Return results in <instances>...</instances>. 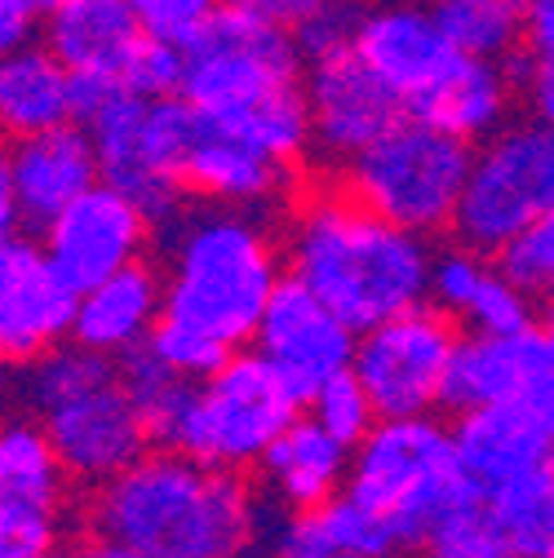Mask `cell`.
I'll return each instance as SVG.
<instances>
[{
  "label": "cell",
  "instance_id": "cell-19",
  "mask_svg": "<svg viewBox=\"0 0 554 558\" xmlns=\"http://www.w3.org/2000/svg\"><path fill=\"white\" fill-rule=\"evenodd\" d=\"M431 302L470 324V332H523L537 324L532 293L515 284L493 253H479L461 240L435 253Z\"/></svg>",
  "mask_w": 554,
  "mask_h": 558
},
{
  "label": "cell",
  "instance_id": "cell-49",
  "mask_svg": "<svg viewBox=\"0 0 554 558\" xmlns=\"http://www.w3.org/2000/svg\"><path fill=\"white\" fill-rule=\"evenodd\" d=\"M523 5H528V0H523Z\"/></svg>",
  "mask_w": 554,
  "mask_h": 558
},
{
  "label": "cell",
  "instance_id": "cell-4",
  "mask_svg": "<svg viewBox=\"0 0 554 558\" xmlns=\"http://www.w3.org/2000/svg\"><path fill=\"white\" fill-rule=\"evenodd\" d=\"M302 45L289 27L222 5L186 40L182 98L262 151L298 160L311 147V98Z\"/></svg>",
  "mask_w": 554,
  "mask_h": 558
},
{
  "label": "cell",
  "instance_id": "cell-1",
  "mask_svg": "<svg viewBox=\"0 0 554 558\" xmlns=\"http://www.w3.org/2000/svg\"><path fill=\"white\" fill-rule=\"evenodd\" d=\"M89 523L147 558H253L262 501L244 470L152 448L94 487Z\"/></svg>",
  "mask_w": 554,
  "mask_h": 558
},
{
  "label": "cell",
  "instance_id": "cell-43",
  "mask_svg": "<svg viewBox=\"0 0 554 558\" xmlns=\"http://www.w3.org/2000/svg\"><path fill=\"white\" fill-rule=\"evenodd\" d=\"M528 98H532L537 120L554 129V62H541V58H537V72H532V81H528Z\"/></svg>",
  "mask_w": 554,
  "mask_h": 558
},
{
  "label": "cell",
  "instance_id": "cell-5",
  "mask_svg": "<svg viewBox=\"0 0 554 558\" xmlns=\"http://www.w3.org/2000/svg\"><path fill=\"white\" fill-rule=\"evenodd\" d=\"M14 395L45 426L72 483L98 487L152 452L147 416L120 381V364L67 337L53 351L19 364Z\"/></svg>",
  "mask_w": 554,
  "mask_h": 558
},
{
  "label": "cell",
  "instance_id": "cell-18",
  "mask_svg": "<svg viewBox=\"0 0 554 558\" xmlns=\"http://www.w3.org/2000/svg\"><path fill=\"white\" fill-rule=\"evenodd\" d=\"M453 439H457V457H461L466 474L483 493H493L497 483L528 474L537 465H554V426L541 422L519 399L457 412Z\"/></svg>",
  "mask_w": 554,
  "mask_h": 558
},
{
  "label": "cell",
  "instance_id": "cell-20",
  "mask_svg": "<svg viewBox=\"0 0 554 558\" xmlns=\"http://www.w3.org/2000/svg\"><path fill=\"white\" fill-rule=\"evenodd\" d=\"M351 457H356V448L328 435L306 412L257 461L262 493L280 510H324L333 497L346 493Z\"/></svg>",
  "mask_w": 554,
  "mask_h": 558
},
{
  "label": "cell",
  "instance_id": "cell-6",
  "mask_svg": "<svg viewBox=\"0 0 554 558\" xmlns=\"http://www.w3.org/2000/svg\"><path fill=\"white\" fill-rule=\"evenodd\" d=\"M474 478L457 457L453 426L435 412L422 416H382L356 444L346 493L373 506L399 536L404 554L426 549L439 514L466 493Z\"/></svg>",
  "mask_w": 554,
  "mask_h": 558
},
{
  "label": "cell",
  "instance_id": "cell-13",
  "mask_svg": "<svg viewBox=\"0 0 554 558\" xmlns=\"http://www.w3.org/2000/svg\"><path fill=\"white\" fill-rule=\"evenodd\" d=\"M152 240H156V222L111 182L89 186L40 231L49 262L76 293L103 284L107 275L133 262H143Z\"/></svg>",
  "mask_w": 554,
  "mask_h": 558
},
{
  "label": "cell",
  "instance_id": "cell-39",
  "mask_svg": "<svg viewBox=\"0 0 554 558\" xmlns=\"http://www.w3.org/2000/svg\"><path fill=\"white\" fill-rule=\"evenodd\" d=\"M129 5L137 10V19H143V27L152 36L186 45L204 23L222 10V0H129Z\"/></svg>",
  "mask_w": 554,
  "mask_h": 558
},
{
  "label": "cell",
  "instance_id": "cell-16",
  "mask_svg": "<svg viewBox=\"0 0 554 558\" xmlns=\"http://www.w3.org/2000/svg\"><path fill=\"white\" fill-rule=\"evenodd\" d=\"M356 49L364 53V62L404 98H422L426 89H435L453 66L466 58L453 36L439 27L435 10L422 5H377L364 10L360 19V36Z\"/></svg>",
  "mask_w": 554,
  "mask_h": 558
},
{
  "label": "cell",
  "instance_id": "cell-34",
  "mask_svg": "<svg viewBox=\"0 0 554 558\" xmlns=\"http://www.w3.org/2000/svg\"><path fill=\"white\" fill-rule=\"evenodd\" d=\"M182 81H186V45L147 32L143 49L133 53L129 72H124V85L143 98H173V94H182Z\"/></svg>",
  "mask_w": 554,
  "mask_h": 558
},
{
  "label": "cell",
  "instance_id": "cell-31",
  "mask_svg": "<svg viewBox=\"0 0 554 558\" xmlns=\"http://www.w3.org/2000/svg\"><path fill=\"white\" fill-rule=\"evenodd\" d=\"M306 412L315 416V422H320L328 435H337L341 444H351V448L382 422V412H377V403H373V395H369V386L360 381L356 368L328 377V381L311 395Z\"/></svg>",
  "mask_w": 554,
  "mask_h": 558
},
{
  "label": "cell",
  "instance_id": "cell-21",
  "mask_svg": "<svg viewBox=\"0 0 554 558\" xmlns=\"http://www.w3.org/2000/svg\"><path fill=\"white\" fill-rule=\"evenodd\" d=\"M182 182L218 204H240V208H270V199H280L289 186V160L262 151L249 137L204 120L200 133L186 151Z\"/></svg>",
  "mask_w": 554,
  "mask_h": 558
},
{
  "label": "cell",
  "instance_id": "cell-28",
  "mask_svg": "<svg viewBox=\"0 0 554 558\" xmlns=\"http://www.w3.org/2000/svg\"><path fill=\"white\" fill-rule=\"evenodd\" d=\"M489 514L502 541V554L515 558H554V465L515 474L489 493Z\"/></svg>",
  "mask_w": 554,
  "mask_h": 558
},
{
  "label": "cell",
  "instance_id": "cell-15",
  "mask_svg": "<svg viewBox=\"0 0 554 558\" xmlns=\"http://www.w3.org/2000/svg\"><path fill=\"white\" fill-rule=\"evenodd\" d=\"M0 182L14 186L23 231H45L67 204H76L89 186L103 182L89 129L72 120L49 133L14 137L5 160H0Z\"/></svg>",
  "mask_w": 554,
  "mask_h": 558
},
{
  "label": "cell",
  "instance_id": "cell-32",
  "mask_svg": "<svg viewBox=\"0 0 554 558\" xmlns=\"http://www.w3.org/2000/svg\"><path fill=\"white\" fill-rule=\"evenodd\" d=\"M324 519H328L337 545H341L346 554H356V558H399V554H404L395 527H390L373 506H364V501L351 497V493L333 497V501L324 506Z\"/></svg>",
  "mask_w": 554,
  "mask_h": 558
},
{
  "label": "cell",
  "instance_id": "cell-42",
  "mask_svg": "<svg viewBox=\"0 0 554 558\" xmlns=\"http://www.w3.org/2000/svg\"><path fill=\"white\" fill-rule=\"evenodd\" d=\"M528 49L554 62V0H528Z\"/></svg>",
  "mask_w": 554,
  "mask_h": 558
},
{
  "label": "cell",
  "instance_id": "cell-41",
  "mask_svg": "<svg viewBox=\"0 0 554 558\" xmlns=\"http://www.w3.org/2000/svg\"><path fill=\"white\" fill-rule=\"evenodd\" d=\"M36 19H45V14L32 0H0V45H5V53L19 45H32Z\"/></svg>",
  "mask_w": 554,
  "mask_h": 558
},
{
  "label": "cell",
  "instance_id": "cell-45",
  "mask_svg": "<svg viewBox=\"0 0 554 558\" xmlns=\"http://www.w3.org/2000/svg\"><path fill=\"white\" fill-rule=\"evenodd\" d=\"M32 5H36L40 14H49V10H58V5H62V0H32Z\"/></svg>",
  "mask_w": 554,
  "mask_h": 558
},
{
  "label": "cell",
  "instance_id": "cell-7",
  "mask_svg": "<svg viewBox=\"0 0 554 558\" xmlns=\"http://www.w3.org/2000/svg\"><path fill=\"white\" fill-rule=\"evenodd\" d=\"M302 408L306 403L289 390V381L253 345H244L218 373L191 386V399L156 435V448L186 452L227 470H249L298 422Z\"/></svg>",
  "mask_w": 554,
  "mask_h": 558
},
{
  "label": "cell",
  "instance_id": "cell-8",
  "mask_svg": "<svg viewBox=\"0 0 554 558\" xmlns=\"http://www.w3.org/2000/svg\"><path fill=\"white\" fill-rule=\"evenodd\" d=\"M470 165L474 143L444 133L418 116H404L369 151L346 165V191L408 231L439 235L453 231L457 204L470 182Z\"/></svg>",
  "mask_w": 554,
  "mask_h": 558
},
{
  "label": "cell",
  "instance_id": "cell-40",
  "mask_svg": "<svg viewBox=\"0 0 554 558\" xmlns=\"http://www.w3.org/2000/svg\"><path fill=\"white\" fill-rule=\"evenodd\" d=\"M222 5H231V10H240V14H253V19H262V23H275V27H289V32H298L324 0H222Z\"/></svg>",
  "mask_w": 554,
  "mask_h": 558
},
{
  "label": "cell",
  "instance_id": "cell-35",
  "mask_svg": "<svg viewBox=\"0 0 554 558\" xmlns=\"http://www.w3.org/2000/svg\"><path fill=\"white\" fill-rule=\"evenodd\" d=\"M58 549V510L0 501V558H45Z\"/></svg>",
  "mask_w": 554,
  "mask_h": 558
},
{
  "label": "cell",
  "instance_id": "cell-25",
  "mask_svg": "<svg viewBox=\"0 0 554 558\" xmlns=\"http://www.w3.org/2000/svg\"><path fill=\"white\" fill-rule=\"evenodd\" d=\"M76 120L72 66H67L45 40L19 45L0 62V124L14 137L49 133Z\"/></svg>",
  "mask_w": 554,
  "mask_h": 558
},
{
  "label": "cell",
  "instance_id": "cell-3",
  "mask_svg": "<svg viewBox=\"0 0 554 558\" xmlns=\"http://www.w3.org/2000/svg\"><path fill=\"white\" fill-rule=\"evenodd\" d=\"M285 266L315 289L356 332L431 302L435 253L351 191H328L298 204L285 231Z\"/></svg>",
  "mask_w": 554,
  "mask_h": 558
},
{
  "label": "cell",
  "instance_id": "cell-47",
  "mask_svg": "<svg viewBox=\"0 0 554 558\" xmlns=\"http://www.w3.org/2000/svg\"><path fill=\"white\" fill-rule=\"evenodd\" d=\"M497 558H515V554H497Z\"/></svg>",
  "mask_w": 554,
  "mask_h": 558
},
{
  "label": "cell",
  "instance_id": "cell-26",
  "mask_svg": "<svg viewBox=\"0 0 554 558\" xmlns=\"http://www.w3.org/2000/svg\"><path fill=\"white\" fill-rule=\"evenodd\" d=\"M537 328V324H532ZM532 328L523 332H470L457 341V355L444 381V412H470L483 403H502L519 390L528 373Z\"/></svg>",
  "mask_w": 554,
  "mask_h": 558
},
{
  "label": "cell",
  "instance_id": "cell-22",
  "mask_svg": "<svg viewBox=\"0 0 554 558\" xmlns=\"http://www.w3.org/2000/svg\"><path fill=\"white\" fill-rule=\"evenodd\" d=\"M160 315H165V275L156 262L143 257L81 293L72 337L89 345V351L120 360L133 345L152 341Z\"/></svg>",
  "mask_w": 554,
  "mask_h": 558
},
{
  "label": "cell",
  "instance_id": "cell-23",
  "mask_svg": "<svg viewBox=\"0 0 554 558\" xmlns=\"http://www.w3.org/2000/svg\"><path fill=\"white\" fill-rule=\"evenodd\" d=\"M143 40L147 27L129 0H62L58 10L45 14V45L72 72L124 81Z\"/></svg>",
  "mask_w": 554,
  "mask_h": 558
},
{
  "label": "cell",
  "instance_id": "cell-30",
  "mask_svg": "<svg viewBox=\"0 0 554 558\" xmlns=\"http://www.w3.org/2000/svg\"><path fill=\"white\" fill-rule=\"evenodd\" d=\"M426 554H435V558H497L502 554V541H497V527L489 514V493H483L479 483L457 493V501L439 514V523L426 541Z\"/></svg>",
  "mask_w": 554,
  "mask_h": 558
},
{
  "label": "cell",
  "instance_id": "cell-36",
  "mask_svg": "<svg viewBox=\"0 0 554 558\" xmlns=\"http://www.w3.org/2000/svg\"><path fill=\"white\" fill-rule=\"evenodd\" d=\"M152 345L156 351L178 368V373H186L191 381H200V377H209V373H218L236 351H227V345H218V341H209L204 332H191V328H182V324H169V319H160L156 324V332H152Z\"/></svg>",
  "mask_w": 554,
  "mask_h": 558
},
{
  "label": "cell",
  "instance_id": "cell-48",
  "mask_svg": "<svg viewBox=\"0 0 554 558\" xmlns=\"http://www.w3.org/2000/svg\"><path fill=\"white\" fill-rule=\"evenodd\" d=\"M426 558H435V554H426Z\"/></svg>",
  "mask_w": 554,
  "mask_h": 558
},
{
  "label": "cell",
  "instance_id": "cell-10",
  "mask_svg": "<svg viewBox=\"0 0 554 558\" xmlns=\"http://www.w3.org/2000/svg\"><path fill=\"white\" fill-rule=\"evenodd\" d=\"M457 319L422 302L404 315H390L360 332L356 345V373L369 386L382 416H422L444 408V381L457 355Z\"/></svg>",
  "mask_w": 554,
  "mask_h": 558
},
{
  "label": "cell",
  "instance_id": "cell-9",
  "mask_svg": "<svg viewBox=\"0 0 554 558\" xmlns=\"http://www.w3.org/2000/svg\"><path fill=\"white\" fill-rule=\"evenodd\" d=\"M554 208V129L519 120L474 147L453 235L479 253H502Z\"/></svg>",
  "mask_w": 554,
  "mask_h": 558
},
{
  "label": "cell",
  "instance_id": "cell-29",
  "mask_svg": "<svg viewBox=\"0 0 554 558\" xmlns=\"http://www.w3.org/2000/svg\"><path fill=\"white\" fill-rule=\"evenodd\" d=\"M431 10L466 58L506 62L528 40L523 0H435Z\"/></svg>",
  "mask_w": 554,
  "mask_h": 558
},
{
  "label": "cell",
  "instance_id": "cell-11",
  "mask_svg": "<svg viewBox=\"0 0 554 558\" xmlns=\"http://www.w3.org/2000/svg\"><path fill=\"white\" fill-rule=\"evenodd\" d=\"M356 345L360 332L346 324L315 289H306L298 275L285 270V279L275 284L257 337H253V351L289 381V390L311 403V395L356 364Z\"/></svg>",
  "mask_w": 554,
  "mask_h": 558
},
{
  "label": "cell",
  "instance_id": "cell-17",
  "mask_svg": "<svg viewBox=\"0 0 554 558\" xmlns=\"http://www.w3.org/2000/svg\"><path fill=\"white\" fill-rule=\"evenodd\" d=\"M147 107L152 98L133 94L129 85H120L103 111L94 120H85L89 137H94V151L103 165V182L120 186L143 214L160 227L165 218H173L182 208V182L160 173L147 156Z\"/></svg>",
  "mask_w": 554,
  "mask_h": 558
},
{
  "label": "cell",
  "instance_id": "cell-27",
  "mask_svg": "<svg viewBox=\"0 0 554 558\" xmlns=\"http://www.w3.org/2000/svg\"><path fill=\"white\" fill-rule=\"evenodd\" d=\"M67 483H72V474H67L58 448L49 444L45 426L36 416H14L0 430V501L62 510Z\"/></svg>",
  "mask_w": 554,
  "mask_h": 558
},
{
  "label": "cell",
  "instance_id": "cell-46",
  "mask_svg": "<svg viewBox=\"0 0 554 558\" xmlns=\"http://www.w3.org/2000/svg\"><path fill=\"white\" fill-rule=\"evenodd\" d=\"M545 328L554 332V298H545Z\"/></svg>",
  "mask_w": 554,
  "mask_h": 558
},
{
  "label": "cell",
  "instance_id": "cell-33",
  "mask_svg": "<svg viewBox=\"0 0 554 558\" xmlns=\"http://www.w3.org/2000/svg\"><path fill=\"white\" fill-rule=\"evenodd\" d=\"M502 270L532 298H554V208L497 253Z\"/></svg>",
  "mask_w": 554,
  "mask_h": 558
},
{
  "label": "cell",
  "instance_id": "cell-12",
  "mask_svg": "<svg viewBox=\"0 0 554 558\" xmlns=\"http://www.w3.org/2000/svg\"><path fill=\"white\" fill-rule=\"evenodd\" d=\"M306 98L311 147L341 169L408 116V102L373 72L356 45L306 62Z\"/></svg>",
  "mask_w": 554,
  "mask_h": 558
},
{
  "label": "cell",
  "instance_id": "cell-2",
  "mask_svg": "<svg viewBox=\"0 0 554 558\" xmlns=\"http://www.w3.org/2000/svg\"><path fill=\"white\" fill-rule=\"evenodd\" d=\"M156 266L165 275L160 319L204 332L227 351L253 345L262 311L289 270L262 208L200 195V204H182L156 227Z\"/></svg>",
  "mask_w": 554,
  "mask_h": 558
},
{
  "label": "cell",
  "instance_id": "cell-24",
  "mask_svg": "<svg viewBox=\"0 0 554 558\" xmlns=\"http://www.w3.org/2000/svg\"><path fill=\"white\" fill-rule=\"evenodd\" d=\"M510 98H515V76L506 72V62L461 58L435 89L408 102V116H418L444 133H457L466 143H489L493 133L506 129Z\"/></svg>",
  "mask_w": 554,
  "mask_h": 558
},
{
  "label": "cell",
  "instance_id": "cell-38",
  "mask_svg": "<svg viewBox=\"0 0 554 558\" xmlns=\"http://www.w3.org/2000/svg\"><path fill=\"white\" fill-rule=\"evenodd\" d=\"M270 558H346L324 510H289L270 536Z\"/></svg>",
  "mask_w": 554,
  "mask_h": 558
},
{
  "label": "cell",
  "instance_id": "cell-14",
  "mask_svg": "<svg viewBox=\"0 0 554 558\" xmlns=\"http://www.w3.org/2000/svg\"><path fill=\"white\" fill-rule=\"evenodd\" d=\"M81 293L27 231L0 240V355L10 368L53 351L76 328Z\"/></svg>",
  "mask_w": 554,
  "mask_h": 558
},
{
  "label": "cell",
  "instance_id": "cell-37",
  "mask_svg": "<svg viewBox=\"0 0 554 558\" xmlns=\"http://www.w3.org/2000/svg\"><path fill=\"white\" fill-rule=\"evenodd\" d=\"M360 19H364V10L351 5V0H324V5L293 32L302 45V58L315 62V58H328L337 49H351L360 36Z\"/></svg>",
  "mask_w": 554,
  "mask_h": 558
},
{
  "label": "cell",
  "instance_id": "cell-44",
  "mask_svg": "<svg viewBox=\"0 0 554 558\" xmlns=\"http://www.w3.org/2000/svg\"><path fill=\"white\" fill-rule=\"evenodd\" d=\"M76 558H147V554H137L133 545L111 541V536H94L89 545H81V549H76Z\"/></svg>",
  "mask_w": 554,
  "mask_h": 558
}]
</instances>
